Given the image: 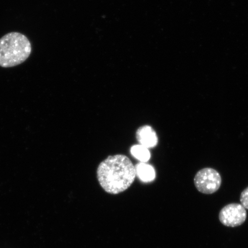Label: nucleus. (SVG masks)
Wrapping results in <instances>:
<instances>
[{
    "mask_svg": "<svg viewBox=\"0 0 248 248\" xmlns=\"http://www.w3.org/2000/svg\"><path fill=\"white\" fill-rule=\"evenodd\" d=\"M221 175L217 170L205 168L199 170L195 175L194 184L197 190L205 194L216 193L221 185Z\"/></svg>",
    "mask_w": 248,
    "mask_h": 248,
    "instance_id": "7ed1b4c3",
    "label": "nucleus"
},
{
    "mask_svg": "<svg viewBox=\"0 0 248 248\" xmlns=\"http://www.w3.org/2000/svg\"><path fill=\"white\" fill-rule=\"evenodd\" d=\"M131 153L136 159L141 162H147L151 157V154L148 148L141 144L133 145L131 149Z\"/></svg>",
    "mask_w": 248,
    "mask_h": 248,
    "instance_id": "0eeeda50",
    "label": "nucleus"
},
{
    "mask_svg": "<svg viewBox=\"0 0 248 248\" xmlns=\"http://www.w3.org/2000/svg\"><path fill=\"white\" fill-rule=\"evenodd\" d=\"M135 168L136 175L143 182H151L156 177L155 169L150 164L140 162L136 166Z\"/></svg>",
    "mask_w": 248,
    "mask_h": 248,
    "instance_id": "423d86ee",
    "label": "nucleus"
},
{
    "mask_svg": "<svg viewBox=\"0 0 248 248\" xmlns=\"http://www.w3.org/2000/svg\"><path fill=\"white\" fill-rule=\"evenodd\" d=\"M246 218V208L239 203L228 204L221 210L219 215L220 222L228 227H237L243 224Z\"/></svg>",
    "mask_w": 248,
    "mask_h": 248,
    "instance_id": "20e7f679",
    "label": "nucleus"
},
{
    "mask_svg": "<svg viewBox=\"0 0 248 248\" xmlns=\"http://www.w3.org/2000/svg\"><path fill=\"white\" fill-rule=\"evenodd\" d=\"M240 201L242 205L248 210V187L242 192Z\"/></svg>",
    "mask_w": 248,
    "mask_h": 248,
    "instance_id": "6e6552de",
    "label": "nucleus"
},
{
    "mask_svg": "<svg viewBox=\"0 0 248 248\" xmlns=\"http://www.w3.org/2000/svg\"><path fill=\"white\" fill-rule=\"evenodd\" d=\"M136 136L140 144L145 147H154L157 145L156 133L150 126L145 125L139 128L136 132Z\"/></svg>",
    "mask_w": 248,
    "mask_h": 248,
    "instance_id": "39448f33",
    "label": "nucleus"
},
{
    "mask_svg": "<svg viewBox=\"0 0 248 248\" xmlns=\"http://www.w3.org/2000/svg\"><path fill=\"white\" fill-rule=\"evenodd\" d=\"M32 52V46L23 33L13 32L0 39V66H18L26 61Z\"/></svg>",
    "mask_w": 248,
    "mask_h": 248,
    "instance_id": "f03ea898",
    "label": "nucleus"
},
{
    "mask_svg": "<svg viewBox=\"0 0 248 248\" xmlns=\"http://www.w3.org/2000/svg\"><path fill=\"white\" fill-rule=\"evenodd\" d=\"M136 176L131 160L123 155L108 156L99 165L97 178L102 188L110 194H118L131 187Z\"/></svg>",
    "mask_w": 248,
    "mask_h": 248,
    "instance_id": "f257e3e1",
    "label": "nucleus"
}]
</instances>
